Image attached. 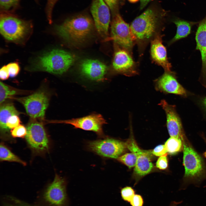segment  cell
<instances>
[{
    "instance_id": "1",
    "label": "cell",
    "mask_w": 206,
    "mask_h": 206,
    "mask_svg": "<svg viewBox=\"0 0 206 206\" xmlns=\"http://www.w3.org/2000/svg\"><path fill=\"white\" fill-rule=\"evenodd\" d=\"M130 27L140 56L143 54L148 43L161 34L163 29L161 17L151 9H148L135 18Z\"/></svg>"
},
{
    "instance_id": "2",
    "label": "cell",
    "mask_w": 206,
    "mask_h": 206,
    "mask_svg": "<svg viewBox=\"0 0 206 206\" xmlns=\"http://www.w3.org/2000/svg\"><path fill=\"white\" fill-rule=\"evenodd\" d=\"M75 59V56L70 52L54 49L39 57L33 64L32 69L35 71L61 74L72 66Z\"/></svg>"
},
{
    "instance_id": "3",
    "label": "cell",
    "mask_w": 206,
    "mask_h": 206,
    "mask_svg": "<svg viewBox=\"0 0 206 206\" xmlns=\"http://www.w3.org/2000/svg\"><path fill=\"white\" fill-rule=\"evenodd\" d=\"M95 26L89 16L80 15L68 19L56 28L58 34L66 41L77 43L82 41L92 33Z\"/></svg>"
},
{
    "instance_id": "4",
    "label": "cell",
    "mask_w": 206,
    "mask_h": 206,
    "mask_svg": "<svg viewBox=\"0 0 206 206\" xmlns=\"http://www.w3.org/2000/svg\"><path fill=\"white\" fill-rule=\"evenodd\" d=\"M31 28L29 21L24 20L13 13H1L0 33L9 41L17 42L23 39Z\"/></svg>"
},
{
    "instance_id": "5",
    "label": "cell",
    "mask_w": 206,
    "mask_h": 206,
    "mask_svg": "<svg viewBox=\"0 0 206 206\" xmlns=\"http://www.w3.org/2000/svg\"><path fill=\"white\" fill-rule=\"evenodd\" d=\"M112 40L114 43L132 52L135 44L129 24L116 13L113 15L111 24V35L107 41Z\"/></svg>"
},
{
    "instance_id": "6",
    "label": "cell",
    "mask_w": 206,
    "mask_h": 206,
    "mask_svg": "<svg viewBox=\"0 0 206 206\" xmlns=\"http://www.w3.org/2000/svg\"><path fill=\"white\" fill-rule=\"evenodd\" d=\"M89 150L105 158L117 159L125 151L126 143L113 138L89 141L87 144Z\"/></svg>"
},
{
    "instance_id": "7",
    "label": "cell",
    "mask_w": 206,
    "mask_h": 206,
    "mask_svg": "<svg viewBox=\"0 0 206 206\" xmlns=\"http://www.w3.org/2000/svg\"><path fill=\"white\" fill-rule=\"evenodd\" d=\"M13 98L23 105L27 113L32 119L44 118L49 98L43 90H39L27 96Z\"/></svg>"
},
{
    "instance_id": "8",
    "label": "cell",
    "mask_w": 206,
    "mask_h": 206,
    "mask_svg": "<svg viewBox=\"0 0 206 206\" xmlns=\"http://www.w3.org/2000/svg\"><path fill=\"white\" fill-rule=\"evenodd\" d=\"M112 67L117 74L131 76L138 74V64L134 60L132 53L114 43Z\"/></svg>"
},
{
    "instance_id": "9",
    "label": "cell",
    "mask_w": 206,
    "mask_h": 206,
    "mask_svg": "<svg viewBox=\"0 0 206 206\" xmlns=\"http://www.w3.org/2000/svg\"><path fill=\"white\" fill-rule=\"evenodd\" d=\"M27 127V142L32 150L37 153L48 151L49 141L45 129L40 122L32 119Z\"/></svg>"
},
{
    "instance_id": "10",
    "label": "cell",
    "mask_w": 206,
    "mask_h": 206,
    "mask_svg": "<svg viewBox=\"0 0 206 206\" xmlns=\"http://www.w3.org/2000/svg\"><path fill=\"white\" fill-rule=\"evenodd\" d=\"M183 146V164L185 168V177L193 179L200 177L204 172V165L202 158L186 140H182Z\"/></svg>"
},
{
    "instance_id": "11",
    "label": "cell",
    "mask_w": 206,
    "mask_h": 206,
    "mask_svg": "<svg viewBox=\"0 0 206 206\" xmlns=\"http://www.w3.org/2000/svg\"><path fill=\"white\" fill-rule=\"evenodd\" d=\"M110 9L104 0H93L90 10L94 25L99 34L105 41H107L109 37Z\"/></svg>"
},
{
    "instance_id": "12",
    "label": "cell",
    "mask_w": 206,
    "mask_h": 206,
    "mask_svg": "<svg viewBox=\"0 0 206 206\" xmlns=\"http://www.w3.org/2000/svg\"><path fill=\"white\" fill-rule=\"evenodd\" d=\"M52 123L70 124L78 128L95 132L100 137L104 138L103 125L106 124L105 120L100 114H93L84 117L70 120H57Z\"/></svg>"
},
{
    "instance_id": "13",
    "label": "cell",
    "mask_w": 206,
    "mask_h": 206,
    "mask_svg": "<svg viewBox=\"0 0 206 206\" xmlns=\"http://www.w3.org/2000/svg\"><path fill=\"white\" fill-rule=\"evenodd\" d=\"M66 184L65 179L56 174L44 193L46 203L51 206H66L68 202Z\"/></svg>"
},
{
    "instance_id": "14",
    "label": "cell",
    "mask_w": 206,
    "mask_h": 206,
    "mask_svg": "<svg viewBox=\"0 0 206 206\" xmlns=\"http://www.w3.org/2000/svg\"><path fill=\"white\" fill-rule=\"evenodd\" d=\"M155 89L165 94H173L186 98L188 92L178 82L176 73L165 71L161 76L154 81Z\"/></svg>"
},
{
    "instance_id": "15",
    "label": "cell",
    "mask_w": 206,
    "mask_h": 206,
    "mask_svg": "<svg viewBox=\"0 0 206 206\" xmlns=\"http://www.w3.org/2000/svg\"><path fill=\"white\" fill-rule=\"evenodd\" d=\"M164 110L166 117V125L170 137L180 138L185 137L181 118L175 105H170L162 100L159 104Z\"/></svg>"
},
{
    "instance_id": "16",
    "label": "cell",
    "mask_w": 206,
    "mask_h": 206,
    "mask_svg": "<svg viewBox=\"0 0 206 206\" xmlns=\"http://www.w3.org/2000/svg\"><path fill=\"white\" fill-rule=\"evenodd\" d=\"M79 69L81 74L86 78L101 81L104 79L107 68L105 64L98 60L86 59L81 62Z\"/></svg>"
},
{
    "instance_id": "17",
    "label": "cell",
    "mask_w": 206,
    "mask_h": 206,
    "mask_svg": "<svg viewBox=\"0 0 206 206\" xmlns=\"http://www.w3.org/2000/svg\"><path fill=\"white\" fill-rule=\"evenodd\" d=\"M163 37L159 34L150 42L151 58L153 62L161 66L165 71H171V66L168 60L166 48L163 43Z\"/></svg>"
},
{
    "instance_id": "18",
    "label": "cell",
    "mask_w": 206,
    "mask_h": 206,
    "mask_svg": "<svg viewBox=\"0 0 206 206\" xmlns=\"http://www.w3.org/2000/svg\"><path fill=\"white\" fill-rule=\"evenodd\" d=\"M196 49L201 54L202 68L199 81L206 88V16L199 24L195 35Z\"/></svg>"
},
{
    "instance_id": "19",
    "label": "cell",
    "mask_w": 206,
    "mask_h": 206,
    "mask_svg": "<svg viewBox=\"0 0 206 206\" xmlns=\"http://www.w3.org/2000/svg\"><path fill=\"white\" fill-rule=\"evenodd\" d=\"M151 153V152L142 150L136 154L137 159L134 169L136 175L142 177L151 171L153 166L150 159Z\"/></svg>"
},
{
    "instance_id": "20",
    "label": "cell",
    "mask_w": 206,
    "mask_h": 206,
    "mask_svg": "<svg viewBox=\"0 0 206 206\" xmlns=\"http://www.w3.org/2000/svg\"><path fill=\"white\" fill-rule=\"evenodd\" d=\"M0 107V128L1 133L3 135L7 134L9 130L7 126L9 118L11 116L18 115L19 112L13 104L10 103L2 104Z\"/></svg>"
},
{
    "instance_id": "21",
    "label": "cell",
    "mask_w": 206,
    "mask_h": 206,
    "mask_svg": "<svg viewBox=\"0 0 206 206\" xmlns=\"http://www.w3.org/2000/svg\"><path fill=\"white\" fill-rule=\"evenodd\" d=\"M177 27L175 36L168 43L169 45L180 39L187 36L191 33L192 26L195 23L177 19L173 21Z\"/></svg>"
},
{
    "instance_id": "22",
    "label": "cell",
    "mask_w": 206,
    "mask_h": 206,
    "mask_svg": "<svg viewBox=\"0 0 206 206\" xmlns=\"http://www.w3.org/2000/svg\"><path fill=\"white\" fill-rule=\"evenodd\" d=\"M0 160L1 161L17 162L24 166L26 165V162L13 153L3 143H1L0 145Z\"/></svg>"
},
{
    "instance_id": "23",
    "label": "cell",
    "mask_w": 206,
    "mask_h": 206,
    "mask_svg": "<svg viewBox=\"0 0 206 206\" xmlns=\"http://www.w3.org/2000/svg\"><path fill=\"white\" fill-rule=\"evenodd\" d=\"M20 90L17 89L3 82H0V104H1L7 99L12 98V96L19 94L21 92Z\"/></svg>"
},
{
    "instance_id": "24",
    "label": "cell",
    "mask_w": 206,
    "mask_h": 206,
    "mask_svg": "<svg viewBox=\"0 0 206 206\" xmlns=\"http://www.w3.org/2000/svg\"><path fill=\"white\" fill-rule=\"evenodd\" d=\"M183 144L182 141L180 138L170 137L166 141L165 145L167 152L174 154L181 150Z\"/></svg>"
},
{
    "instance_id": "25",
    "label": "cell",
    "mask_w": 206,
    "mask_h": 206,
    "mask_svg": "<svg viewBox=\"0 0 206 206\" xmlns=\"http://www.w3.org/2000/svg\"><path fill=\"white\" fill-rule=\"evenodd\" d=\"M20 0H0L1 13H13L19 7ZM36 2L37 0H35Z\"/></svg>"
},
{
    "instance_id": "26",
    "label": "cell",
    "mask_w": 206,
    "mask_h": 206,
    "mask_svg": "<svg viewBox=\"0 0 206 206\" xmlns=\"http://www.w3.org/2000/svg\"><path fill=\"white\" fill-rule=\"evenodd\" d=\"M137 159V155L132 152L127 153L120 156L117 159L129 168L135 167Z\"/></svg>"
},
{
    "instance_id": "27",
    "label": "cell",
    "mask_w": 206,
    "mask_h": 206,
    "mask_svg": "<svg viewBox=\"0 0 206 206\" xmlns=\"http://www.w3.org/2000/svg\"><path fill=\"white\" fill-rule=\"evenodd\" d=\"M120 193L122 199L125 201L130 202L135 195V192L132 187L126 186L121 189Z\"/></svg>"
},
{
    "instance_id": "28",
    "label": "cell",
    "mask_w": 206,
    "mask_h": 206,
    "mask_svg": "<svg viewBox=\"0 0 206 206\" xmlns=\"http://www.w3.org/2000/svg\"><path fill=\"white\" fill-rule=\"evenodd\" d=\"M11 135L14 138H23L27 134V129L24 125L20 124L11 129L10 131Z\"/></svg>"
},
{
    "instance_id": "29",
    "label": "cell",
    "mask_w": 206,
    "mask_h": 206,
    "mask_svg": "<svg viewBox=\"0 0 206 206\" xmlns=\"http://www.w3.org/2000/svg\"><path fill=\"white\" fill-rule=\"evenodd\" d=\"M58 0H47L45 11L47 19L49 23L52 22V14L54 6Z\"/></svg>"
},
{
    "instance_id": "30",
    "label": "cell",
    "mask_w": 206,
    "mask_h": 206,
    "mask_svg": "<svg viewBox=\"0 0 206 206\" xmlns=\"http://www.w3.org/2000/svg\"><path fill=\"white\" fill-rule=\"evenodd\" d=\"M9 76L13 78L19 74L20 68L19 64L17 62H11L7 66Z\"/></svg>"
},
{
    "instance_id": "31",
    "label": "cell",
    "mask_w": 206,
    "mask_h": 206,
    "mask_svg": "<svg viewBox=\"0 0 206 206\" xmlns=\"http://www.w3.org/2000/svg\"><path fill=\"white\" fill-rule=\"evenodd\" d=\"M20 120L18 115H14L8 119L7 126L9 129H12L20 125Z\"/></svg>"
},
{
    "instance_id": "32",
    "label": "cell",
    "mask_w": 206,
    "mask_h": 206,
    "mask_svg": "<svg viewBox=\"0 0 206 206\" xmlns=\"http://www.w3.org/2000/svg\"><path fill=\"white\" fill-rule=\"evenodd\" d=\"M151 152L154 155L159 157L167 155V152L165 145L162 144L157 146Z\"/></svg>"
},
{
    "instance_id": "33",
    "label": "cell",
    "mask_w": 206,
    "mask_h": 206,
    "mask_svg": "<svg viewBox=\"0 0 206 206\" xmlns=\"http://www.w3.org/2000/svg\"><path fill=\"white\" fill-rule=\"evenodd\" d=\"M167 155L161 156L157 160L156 166L159 169H165L167 168L168 164Z\"/></svg>"
},
{
    "instance_id": "34",
    "label": "cell",
    "mask_w": 206,
    "mask_h": 206,
    "mask_svg": "<svg viewBox=\"0 0 206 206\" xmlns=\"http://www.w3.org/2000/svg\"><path fill=\"white\" fill-rule=\"evenodd\" d=\"M130 203L131 206H143L144 200L141 195L135 194Z\"/></svg>"
},
{
    "instance_id": "35",
    "label": "cell",
    "mask_w": 206,
    "mask_h": 206,
    "mask_svg": "<svg viewBox=\"0 0 206 206\" xmlns=\"http://www.w3.org/2000/svg\"><path fill=\"white\" fill-rule=\"evenodd\" d=\"M112 13V15L116 13V11L118 5V0H104Z\"/></svg>"
},
{
    "instance_id": "36",
    "label": "cell",
    "mask_w": 206,
    "mask_h": 206,
    "mask_svg": "<svg viewBox=\"0 0 206 206\" xmlns=\"http://www.w3.org/2000/svg\"><path fill=\"white\" fill-rule=\"evenodd\" d=\"M9 201L6 203L4 206H29L18 200L13 198H10Z\"/></svg>"
},
{
    "instance_id": "37",
    "label": "cell",
    "mask_w": 206,
    "mask_h": 206,
    "mask_svg": "<svg viewBox=\"0 0 206 206\" xmlns=\"http://www.w3.org/2000/svg\"><path fill=\"white\" fill-rule=\"evenodd\" d=\"M9 76V73L7 66L2 67L0 70V78L2 80L7 79Z\"/></svg>"
},
{
    "instance_id": "38",
    "label": "cell",
    "mask_w": 206,
    "mask_h": 206,
    "mask_svg": "<svg viewBox=\"0 0 206 206\" xmlns=\"http://www.w3.org/2000/svg\"><path fill=\"white\" fill-rule=\"evenodd\" d=\"M200 102L201 106L206 112V96L202 98Z\"/></svg>"
},
{
    "instance_id": "39",
    "label": "cell",
    "mask_w": 206,
    "mask_h": 206,
    "mask_svg": "<svg viewBox=\"0 0 206 206\" xmlns=\"http://www.w3.org/2000/svg\"><path fill=\"white\" fill-rule=\"evenodd\" d=\"M151 0H140V9H142L144 8Z\"/></svg>"
},
{
    "instance_id": "40",
    "label": "cell",
    "mask_w": 206,
    "mask_h": 206,
    "mask_svg": "<svg viewBox=\"0 0 206 206\" xmlns=\"http://www.w3.org/2000/svg\"><path fill=\"white\" fill-rule=\"evenodd\" d=\"M182 202V201L179 202L173 201L171 203L169 206H177L178 204L181 203Z\"/></svg>"
},
{
    "instance_id": "41",
    "label": "cell",
    "mask_w": 206,
    "mask_h": 206,
    "mask_svg": "<svg viewBox=\"0 0 206 206\" xmlns=\"http://www.w3.org/2000/svg\"><path fill=\"white\" fill-rule=\"evenodd\" d=\"M131 3H135L137 1H138L139 0H128Z\"/></svg>"
},
{
    "instance_id": "42",
    "label": "cell",
    "mask_w": 206,
    "mask_h": 206,
    "mask_svg": "<svg viewBox=\"0 0 206 206\" xmlns=\"http://www.w3.org/2000/svg\"><path fill=\"white\" fill-rule=\"evenodd\" d=\"M205 142H206V140H205ZM204 155L205 157L206 158V150L204 153Z\"/></svg>"
}]
</instances>
